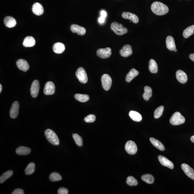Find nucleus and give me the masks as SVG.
I'll return each mask as SVG.
<instances>
[{"instance_id": "7", "label": "nucleus", "mask_w": 194, "mask_h": 194, "mask_svg": "<svg viewBox=\"0 0 194 194\" xmlns=\"http://www.w3.org/2000/svg\"><path fill=\"white\" fill-rule=\"evenodd\" d=\"M101 81L102 86L104 90H109L111 88L112 84V79L111 77L108 74H104L102 76Z\"/></svg>"}, {"instance_id": "27", "label": "nucleus", "mask_w": 194, "mask_h": 194, "mask_svg": "<svg viewBox=\"0 0 194 194\" xmlns=\"http://www.w3.org/2000/svg\"><path fill=\"white\" fill-rule=\"evenodd\" d=\"M129 115L132 120L135 122H140L142 120V117L140 114L137 112L134 111H130Z\"/></svg>"}, {"instance_id": "46", "label": "nucleus", "mask_w": 194, "mask_h": 194, "mask_svg": "<svg viewBox=\"0 0 194 194\" xmlns=\"http://www.w3.org/2000/svg\"><path fill=\"white\" fill-rule=\"evenodd\" d=\"M2 91V86L1 84L0 85V93H1Z\"/></svg>"}, {"instance_id": "15", "label": "nucleus", "mask_w": 194, "mask_h": 194, "mask_svg": "<svg viewBox=\"0 0 194 194\" xmlns=\"http://www.w3.org/2000/svg\"><path fill=\"white\" fill-rule=\"evenodd\" d=\"M19 103L17 102H14L10 111V116L11 118L15 119L17 117L19 113Z\"/></svg>"}, {"instance_id": "45", "label": "nucleus", "mask_w": 194, "mask_h": 194, "mask_svg": "<svg viewBox=\"0 0 194 194\" xmlns=\"http://www.w3.org/2000/svg\"><path fill=\"white\" fill-rule=\"evenodd\" d=\"M190 139H191L192 142L194 143V135L191 136V138H190Z\"/></svg>"}, {"instance_id": "23", "label": "nucleus", "mask_w": 194, "mask_h": 194, "mask_svg": "<svg viewBox=\"0 0 194 194\" xmlns=\"http://www.w3.org/2000/svg\"><path fill=\"white\" fill-rule=\"evenodd\" d=\"M65 50V45L62 43H56L53 46V51L57 54L62 53Z\"/></svg>"}, {"instance_id": "19", "label": "nucleus", "mask_w": 194, "mask_h": 194, "mask_svg": "<svg viewBox=\"0 0 194 194\" xmlns=\"http://www.w3.org/2000/svg\"><path fill=\"white\" fill-rule=\"evenodd\" d=\"M32 11L33 14L37 16H40L43 14L44 8L40 3H36L33 5Z\"/></svg>"}, {"instance_id": "10", "label": "nucleus", "mask_w": 194, "mask_h": 194, "mask_svg": "<svg viewBox=\"0 0 194 194\" xmlns=\"http://www.w3.org/2000/svg\"><path fill=\"white\" fill-rule=\"evenodd\" d=\"M39 89H40V85H39V82L37 80H34L32 84L30 89L31 94L33 98H36L38 96Z\"/></svg>"}, {"instance_id": "33", "label": "nucleus", "mask_w": 194, "mask_h": 194, "mask_svg": "<svg viewBox=\"0 0 194 194\" xmlns=\"http://www.w3.org/2000/svg\"><path fill=\"white\" fill-rule=\"evenodd\" d=\"M13 174V171H6L1 175L0 177V183H3L5 180L12 176Z\"/></svg>"}, {"instance_id": "13", "label": "nucleus", "mask_w": 194, "mask_h": 194, "mask_svg": "<svg viewBox=\"0 0 194 194\" xmlns=\"http://www.w3.org/2000/svg\"><path fill=\"white\" fill-rule=\"evenodd\" d=\"M119 53L123 57H128L130 56L133 53L131 46L129 44L124 45L120 50Z\"/></svg>"}, {"instance_id": "32", "label": "nucleus", "mask_w": 194, "mask_h": 194, "mask_svg": "<svg viewBox=\"0 0 194 194\" xmlns=\"http://www.w3.org/2000/svg\"><path fill=\"white\" fill-rule=\"evenodd\" d=\"M141 179L143 181L149 184L153 183L154 182V177L150 174L143 175L142 176Z\"/></svg>"}, {"instance_id": "31", "label": "nucleus", "mask_w": 194, "mask_h": 194, "mask_svg": "<svg viewBox=\"0 0 194 194\" xmlns=\"http://www.w3.org/2000/svg\"><path fill=\"white\" fill-rule=\"evenodd\" d=\"M74 98L78 101L82 102H87L89 99L88 95L79 94H76L74 95Z\"/></svg>"}, {"instance_id": "21", "label": "nucleus", "mask_w": 194, "mask_h": 194, "mask_svg": "<svg viewBox=\"0 0 194 194\" xmlns=\"http://www.w3.org/2000/svg\"><path fill=\"white\" fill-rule=\"evenodd\" d=\"M5 25L8 28H12L15 27L16 21L14 18L11 16H7L4 20Z\"/></svg>"}, {"instance_id": "30", "label": "nucleus", "mask_w": 194, "mask_h": 194, "mask_svg": "<svg viewBox=\"0 0 194 194\" xmlns=\"http://www.w3.org/2000/svg\"><path fill=\"white\" fill-rule=\"evenodd\" d=\"M145 92L143 95V99L145 100L148 101L152 96V89L151 88L148 86L144 87Z\"/></svg>"}, {"instance_id": "2", "label": "nucleus", "mask_w": 194, "mask_h": 194, "mask_svg": "<svg viewBox=\"0 0 194 194\" xmlns=\"http://www.w3.org/2000/svg\"><path fill=\"white\" fill-rule=\"evenodd\" d=\"M46 139L52 144L58 146L59 144V141L58 137L53 130L48 129L45 132Z\"/></svg>"}, {"instance_id": "22", "label": "nucleus", "mask_w": 194, "mask_h": 194, "mask_svg": "<svg viewBox=\"0 0 194 194\" xmlns=\"http://www.w3.org/2000/svg\"><path fill=\"white\" fill-rule=\"evenodd\" d=\"M139 71L136 70V69L134 68L131 69L128 73L127 74L126 76V82H127V83H130L133 80V78L139 75Z\"/></svg>"}, {"instance_id": "9", "label": "nucleus", "mask_w": 194, "mask_h": 194, "mask_svg": "<svg viewBox=\"0 0 194 194\" xmlns=\"http://www.w3.org/2000/svg\"><path fill=\"white\" fill-rule=\"evenodd\" d=\"M55 91V85L53 82L49 81L46 83L44 89V93L45 94L47 95H53Z\"/></svg>"}, {"instance_id": "24", "label": "nucleus", "mask_w": 194, "mask_h": 194, "mask_svg": "<svg viewBox=\"0 0 194 194\" xmlns=\"http://www.w3.org/2000/svg\"><path fill=\"white\" fill-rule=\"evenodd\" d=\"M35 44V39L31 36H27L24 39L23 45L25 47H31L34 46Z\"/></svg>"}, {"instance_id": "40", "label": "nucleus", "mask_w": 194, "mask_h": 194, "mask_svg": "<svg viewBox=\"0 0 194 194\" xmlns=\"http://www.w3.org/2000/svg\"><path fill=\"white\" fill-rule=\"evenodd\" d=\"M68 190L65 188H60L58 191V194H68Z\"/></svg>"}, {"instance_id": "35", "label": "nucleus", "mask_w": 194, "mask_h": 194, "mask_svg": "<svg viewBox=\"0 0 194 194\" xmlns=\"http://www.w3.org/2000/svg\"><path fill=\"white\" fill-rule=\"evenodd\" d=\"M49 179L52 182H57L62 180V177L59 173L56 172H53L51 173L49 175Z\"/></svg>"}, {"instance_id": "5", "label": "nucleus", "mask_w": 194, "mask_h": 194, "mask_svg": "<svg viewBox=\"0 0 194 194\" xmlns=\"http://www.w3.org/2000/svg\"><path fill=\"white\" fill-rule=\"evenodd\" d=\"M76 75L80 83L83 84L87 83V74L84 69L83 67H80L77 69L76 73Z\"/></svg>"}, {"instance_id": "43", "label": "nucleus", "mask_w": 194, "mask_h": 194, "mask_svg": "<svg viewBox=\"0 0 194 194\" xmlns=\"http://www.w3.org/2000/svg\"><path fill=\"white\" fill-rule=\"evenodd\" d=\"M98 20L99 22L100 23H104V21H105V18L101 16L99 18Z\"/></svg>"}, {"instance_id": "8", "label": "nucleus", "mask_w": 194, "mask_h": 194, "mask_svg": "<svg viewBox=\"0 0 194 194\" xmlns=\"http://www.w3.org/2000/svg\"><path fill=\"white\" fill-rule=\"evenodd\" d=\"M96 54L100 58H108L111 55V49L109 47L105 48H99L97 50Z\"/></svg>"}, {"instance_id": "39", "label": "nucleus", "mask_w": 194, "mask_h": 194, "mask_svg": "<svg viewBox=\"0 0 194 194\" xmlns=\"http://www.w3.org/2000/svg\"><path fill=\"white\" fill-rule=\"evenodd\" d=\"M95 120L96 117L93 114L89 115L84 118V121L87 123L94 122Z\"/></svg>"}, {"instance_id": "42", "label": "nucleus", "mask_w": 194, "mask_h": 194, "mask_svg": "<svg viewBox=\"0 0 194 194\" xmlns=\"http://www.w3.org/2000/svg\"><path fill=\"white\" fill-rule=\"evenodd\" d=\"M101 16L105 18L107 16V12L105 11L102 10L101 12Z\"/></svg>"}, {"instance_id": "11", "label": "nucleus", "mask_w": 194, "mask_h": 194, "mask_svg": "<svg viewBox=\"0 0 194 194\" xmlns=\"http://www.w3.org/2000/svg\"><path fill=\"white\" fill-rule=\"evenodd\" d=\"M181 168L183 171L190 178L194 180V170L189 165L186 164H182Z\"/></svg>"}, {"instance_id": "36", "label": "nucleus", "mask_w": 194, "mask_h": 194, "mask_svg": "<svg viewBox=\"0 0 194 194\" xmlns=\"http://www.w3.org/2000/svg\"><path fill=\"white\" fill-rule=\"evenodd\" d=\"M73 137L74 138V141L78 146L81 147L83 145V139L77 133L73 134Z\"/></svg>"}, {"instance_id": "47", "label": "nucleus", "mask_w": 194, "mask_h": 194, "mask_svg": "<svg viewBox=\"0 0 194 194\" xmlns=\"http://www.w3.org/2000/svg\"><path fill=\"white\" fill-rule=\"evenodd\" d=\"M174 52H177V50L176 49V48H175V49L174 50Z\"/></svg>"}, {"instance_id": "25", "label": "nucleus", "mask_w": 194, "mask_h": 194, "mask_svg": "<svg viewBox=\"0 0 194 194\" xmlns=\"http://www.w3.org/2000/svg\"><path fill=\"white\" fill-rule=\"evenodd\" d=\"M31 149L28 147L20 146L16 150L17 154L20 155H25L30 153Z\"/></svg>"}, {"instance_id": "29", "label": "nucleus", "mask_w": 194, "mask_h": 194, "mask_svg": "<svg viewBox=\"0 0 194 194\" xmlns=\"http://www.w3.org/2000/svg\"><path fill=\"white\" fill-rule=\"evenodd\" d=\"M194 33V25H193L190 26L184 30L183 33V35L185 38L186 39L193 35Z\"/></svg>"}, {"instance_id": "18", "label": "nucleus", "mask_w": 194, "mask_h": 194, "mask_svg": "<svg viewBox=\"0 0 194 194\" xmlns=\"http://www.w3.org/2000/svg\"><path fill=\"white\" fill-rule=\"evenodd\" d=\"M16 65L20 70L23 72L27 71L29 68V66L27 61L23 59L18 60L17 61Z\"/></svg>"}, {"instance_id": "41", "label": "nucleus", "mask_w": 194, "mask_h": 194, "mask_svg": "<svg viewBox=\"0 0 194 194\" xmlns=\"http://www.w3.org/2000/svg\"><path fill=\"white\" fill-rule=\"evenodd\" d=\"M12 194H24V192L23 190L21 189H15L14 190V191L12 192V193H11Z\"/></svg>"}, {"instance_id": "3", "label": "nucleus", "mask_w": 194, "mask_h": 194, "mask_svg": "<svg viewBox=\"0 0 194 194\" xmlns=\"http://www.w3.org/2000/svg\"><path fill=\"white\" fill-rule=\"evenodd\" d=\"M111 28L115 34L119 36L126 34L128 32V30L124 27L122 24L116 22H113L111 24Z\"/></svg>"}, {"instance_id": "17", "label": "nucleus", "mask_w": 194, "mask_h": 194, "mask_svg": "<svg viewBox=\"0 0 194 194\" xmlns=\"http://www.w3.org/2000/svg\"><path fill=\"white\" fill-rule=\"evenodd\" d=\"M177 79L180 83H185L187 81V76L185 72L181 70L177 71L176 73Z\"/></svg>"}, {"instance_id": "16", "label": "nucleus", "mask_w": 194, "mask_h": 194, "mask_svg": "<svg viewBox=\"0 0 194 194\" xmlns=\"http://www.w3.org/2000/svg\"><path fill=\"white\" fill-rule=\"evenodd\" d=\"M123 18L125 19L129 20L133 23H137L139 22V19L138 17L135 14L129 12H124L122 15Z\"/></svg>"}, {"instance_id": "14", "label": "nucleus", "mask_w": 194, "mask_h": 194, "mask_svg": "<svg viewBox=\"0 0 194 194\" xmlns=\"http://www.w3.org/2000/svg\"><path fill=\"white\" fill-rule=\"evenodd\" d=\"M158 158L160 163L162 165L168 167L171 169L174 168V165L172 162L167 159L165 157L159 155L158 156Z\"/></svg>"}, {"instance_id": "44", "label": "nucleus", "mask_w": 194, "mask_h": 194, "mask_svg": "<svg viewBox=\"0 0 194 194\" xmlns=\"http://www.w3.org/2000/svg\"><path fill=\"white\" fill-rule=\"evenodd\" d=\"M189 57L191 60L194 62V54H191L189 56Z\"/></svg>"}, {"instance_id": "6", "label": "nucleus", "mask_w": 194, "mask_h": 194, "mask_svg": "<svg viewBox=\"0 0 194 194\" xmlns=\"http://www.w3.org/2000/svg\"><path fill=\"white\" fill-rule=\"evenodd\" d=\"M125 149L128 154L133 155L136 153L137 151V145L134 141H129L126 143Z\"/></svg>"}, {"instance_id": "34", "label": "nucleus", "mask_w": 194, "mask_h": 194, "mask_svg": "<svg viewBox=\"0 0 194 194\" xmlns=\"http://www.w3.org/2000/svg\"><path fill=\"white\" fill-rule=\"evenodd\" d=\"M35 170V165L33 163H31L29 164L26 168L25 170V173L27 175H30L33 174Z\"/></svg>"}, {"instance_id": "26", "label": "nucleus", "mask_w": 194, "mask_h": 194, "mask_svg": "<svg viewBox=\"0 0 194 194\" xmlns=\"http://www.w3.org/2000/svg\"><path fill=\"white\" fill-rule=\"evenodd\" d=\"M150 140L152 144L156 148L158 149V150L161 151H165V147L163 143L160 142L158 140L154 138L151 137L150 139Z\"/></svg>"}, {"instance_id": "1", "label": "nucleus", "mask_w": 194, "mask_h": 194, "mask_svg": "<svg viewBox=\"0 0 194 194\" xmlns=\"http://www.w3.org/2000/svg\"><path fill=\"white\" fill-rule=\"evenodd\" d=\"M152 12L158 16L164 15L169 12V8L164 4L158 2H155L151 5Z\"/></svg>"}, {"instance_id": "4", "label": "nucleus", "mask_w": 194, "mask_h": 194, "mask_svg": "<svg viewBox=\"0 0 194 194\" xmlns=\"http://www.w3.org/2000/svg\"><path fill=\"white\" fill-rule=\"evenodd\" d=\"M185 122V119L179 112H175L170 120L171 124L173 126L179 125L183 124Z\"/></svg>"}, {"instance_id": "20", "label": "nucleus", "mask_w": 194, "mask_h": 194, "mask_svg": "<svg viewBox=\"0 0 194 194\" xmlns=\"http://www.w3.org/2000/svg\"><path fill=\"white\" fill-rule=\"evenodd\" d=\"M166 46L168 49L171 51H174L176 48L175 41L173 37L169 36L167 37L166 40Z\"/></svg>"}, {"instance_id": "38", "label": "nucleus", "mask_w": 194, "mask_h": 194, "mask_svg": "<svg viewBox=\"0 0 194 194\" xmlns=\"http://www.w3.org/2000/svg\"><path fill=\"white\" fill-rule=\"evenodd\" d=\"M164 109L163 106H161L158 107L154 111V117L155 119H158L161 117L163 114Z\"/></svg>"}, {"instance_id": "28", "label": "nucleus", "mask_w": 194, "mask_h": 194, "mask_svg": "<svg viewBox=\"0 0 194 194\" xmlns=\"http://www.w3.org/2000/svg\"><path fill=\"white\" fill-rule=\"evenodd\" d=\"M149 70L152 74H156L158 72L157 64L155 61L151 59L149 62Z\"/></svg>"}, {"instance_id": "37", "label": "nucleus", "mask_w": 194, "mask_h": 194, "mask_svg": "<svg viewBox=\"0 0 194 194\" xmlns=\"http://www.w3.org/2000/svg\"><path fill=\"white\" fill-rule=\"evenodd\" d=\"M126 183L130 186H136L138 184L137 180L133 177L129 176L127 178Z\"/></svg>"}, {"instance_id": "12", "label": "nucleus", "mask_w": 194, "mask_h": 194, "mask_svg": "<svg viewBox=\"0 0 194 194\" xmlns=\"http://www.w3.org/2000/svg\"><path fill=\"white\" fill-rule=\"evenodd\" d=\"M70 29L72 33H77L78 35L83 36L86 33V30L84 27L76 24H73L70 26Z\"/></svg>"}]
</instances>
